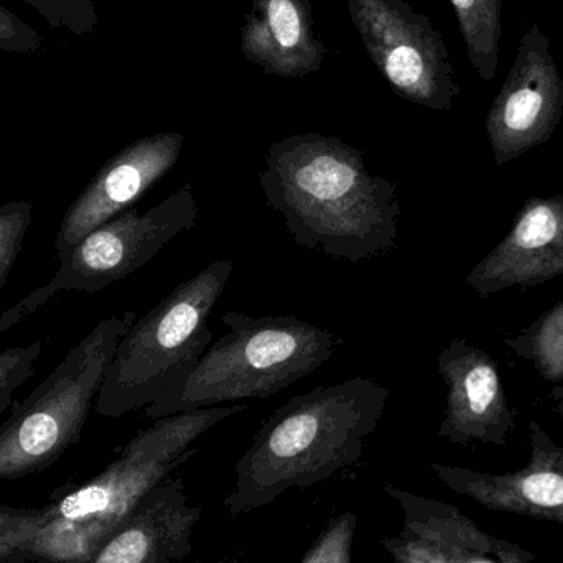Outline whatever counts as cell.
Masks as SVG:
<instances>
[{"label": "cell", "mask_w": 563, "mask_h": 563, "mask_svg": "<svg viewBox=\"0 0 563 563\" xmlns=\"http://www.w3.org/2000/svg\"><path fill=\"white\" fill-rule=\"evenodd\" d=\"M32 221L33 205L30 201L0 205V290L12 273Z\"/></svg>", "instance_id": "cell-19"}, {"label": "cell", "mask_w": 563, "mask_h": 563, "mask_svg": "<svg viewBox=\"0 0 563 563\" xmlns=\"http://www.w3.org/2000/svg\"><path fill=\"white\" fill-rule=\"evenodd\" d=\"M389 400V387L366 377L291 397L254 435L236 463L224 499L231 518L266 508L288 489H307L363 455Z\"/></svg>", "instance_id": "cell-3"}, {"label": "cell", "mask_w": 563, "mask_h": 563, "mask_svg": "<svg viewBox=\"0 0 563 563\" xmlns=\"http://www.w3.org/2000/svg\"><path fill=\"white\" fill-rule=\"evenodd\" d=\"M260 185L297 246L353 264L396 246V185L369 174L363 152L341 139L308 132L274 142Z\"/></svg>", "instance_id": "cell-1"}, {"label": "cell", "mask_w": 563, "mask_h": 563, "mask_svg": "<svg viewBox=\"0 0 563 563\" xmlns=\"http://www.w3.org/2000/svg\"><path fill=\"white\" fill-rule=\"evenodd\" d=\"M246 406L208 407L155 420L91 482L0 539V559L86 563L134 515L148 493L197 453L194 443Z\"/></svg>", "instance_id": "cell-2"}, {"label": "cell", "mask_w": 563, "mask_h": 563, "mask_svg": "<svg viewBox=\"0 0 563 563\" xmlns=\"http://www.w3.org/2000/svg\"><path fill=\"white\" fill-rule=\"evenodd\" d=\"M503 343L521 360L534 364L542 379H563V300L544 311L538 320Z\"/></svg>", "instance_id": "cell-18"}, {"label": "cell", "mask_w": 563, "mask_h": 563, "mask_svg": "<svg viewBox=\"0 0 563 563\" xmlns=\"http://www.w3.org/2000/svg\"><path fill=\"white\" fill-rule=\"evenodd\" d=\"M201 515L188 501L180 476L172 475L86 563H181L191 554Z\"/></svg>", "instance_id": "cell-15"}, {"label": "cell", "mask_w": 563, "mask_h": 563, "mask_svg": "<svg viewBox=\"0 0 563 563\" xmlns=\"http://www.w3.org/2000/svg\"><path fill=\"white\" fill-rule=\"evenodd\" d=\"M432 472L450 492L489 511L563 526V446L538 422H531V459L519 472L495 475L439 463Z\"/></svg>", "instance_id": "cell-13"}, {"label": "cell", "mask_w": 563, "mask_h": 563, "mask_svg": "<svg viewBox=\"0 0 563 563\" xmlns=\"http://www.w3.org/2000/svg\"><path fill=\"white\" fill-rule=\"evenodd\" d=\"M551 399L554 400V410L563 417V386L554 387L551 390Z\"/></svg>", "instance_id": "cell-25"}, {"label": "cell", "mask_w": 563, "mask_h": 563, "mask_svg": "<svg viewBox=\"0 0 563 563\" xmlns=\"http://www.w3.org/2000/svg\"><path fill=\"white\" fill-rule=\"evenodd\" d=\"M241 48L250 62L279 78L318 71L327 55L314 35L308 0H253L241 30Z\"/></svg>", "instance_id": "cell-16"}, {"label": "cell", "mask_w": 563, "mask_h": 563, "mask_svg": "<svg viewBox=\"0 0 563 563\" xmlns=\"http://www.w3.org/2000/svg\"><path fill=\"white\" fill-rule=\"evenodd\" d=\"M399 503L404 529L383 545L394 563H531L534 555L518 544L489 536L462 511L437 501L384 485Z\"/></svg>", "instance_id": "cell-11"}, {"label": "cell", "mask_w": 563, "mask_h": 563, "mask_svg": "<svg viewBox=\"0 0 563 563\" xmlns=\"http://www.w3.org/2000/svg\"><path fill=\"white\" fill-rule=\"evenodd\" d=\"M42 49V35L15 13L0 5V52L38 55Z\"/></svg>", "instance_id": "cell-23"}, {"label": "cell", "mask_w": 563, "mask_h": 563, "mask_svg": "<svg viewBox=\"0 0 563 563\" xmlns=\"http://www.w3.org/2000/svg\"><path fill=\"white\" fill-rule=\"evenodd\" d=\"M465 40L470 65L483 81H493L498 71L501 46L503 0H450Z\"/></svg>", "instance_id": "cell-17"}, {"label": "cell", "mask_w": 563, "mask_h": 563, "mask_svg": "<svg viewBox=\"0 0 563 563\" xmlns=\"http://www.w3.org/2000/svg\"><path fill=\"white\" fill-rule=\"evenodd\" d=\"M36 10L49 29H65L75 35L92 33L99 16L92 0H22Z\"/></svg>", "instance_id": "cell-21"}, {"label": "cell", "mask_w": 563, "mask_h": 563, "mask_svg": "<svg viewBox=\"0 0 563 563\" xmlns=\"http://www.w3.org/2000/svg\"><path fill=\"white\" fill-rule=\"evenodd\" d=\"M351 20L397 96L449 111L460 95L443 36L406 0H346Z\"/></svg>", "instance_id": "cell-8"}, {"label": "cell", "mask_w": 563, "mask_h": 563, "mask_svg": "<svg viewBox=\"0 0 563 563\" xmlns=\"http://www.w3.org/2000/svg\"><path fill=\"white\" fill-rule=\"evenodd\" d=\"M356 528L357 516L354 512H343L331 519L301 563H353Z\"/></svg>", "instance_id": "cell-20"}, {"label": "cell", "mask_w": 563, "mask_h": 563, "mask_svg": "<svg viewBox=\"0 0 563 563\" xmlns=\"http://www.w3.org/2000/svg\"><path fill=\"white\" fill-rule=\"evenodd\" d=\"M221 321L228 333L208 346L181 386L145 407L147 419L267 399L327 364L338 346L331 331L291 314L256 318L228 311Z\"/></svg>", "instance_id": "cell-4"}, {"label": "cell", "mask_w": 563, "mask_h": 563, "mask_svg": "<svg viewBox=\"0 0 563 563\" xmlns=\"http://www.w3.org/2000/svg\"><path fill=\"white\" fill-rule=\"evenodd\" d=\"M184 134L147 135L109 158L73 201L56 234V253H65L106 221L137 203L180 161Z\"/></svg>", "instance_id": "cell-10"}, {"label": "cell", "mask_w": 563, "mask_h": 563, "mask_svg": "<svg viewBox=\"0 0 563 563\" xmlns=\"http://www.w3.org/2000/svg\"><path fill=\"white\" fill-rule=\"evenodd\" d=\"M563 114V78L551 40L539 23L519 43L518 55L486 115L496 164L506 165L554 134Z\"/></svg>", "instance_id": "cell-9"}, {"label": "cell", "mask_w": 563, "mask_h": 563, "mask_svg": "<svg viewBox=\"0 0 563 563\" xmlns=\"http://www.w3.org/2000/svg\"><path fill=\"white\" fill-rule=\"evenodd\" d=\"M42 353V341L26 346L0 351V416L12 406V396L35 374V364Z\"/></svg>", "instance_id": "cell-22"}, {"label": "cell", "mask_w": 563, "mask_h": 563, "mask_svg": "<svg viewBox=\"0 0 563 563\" xmlns=\"http://www.w3.org/2000/svg\"><path fill=\"white\" fill-rule=\"evenodd\" d=\"M198 205L191 184L145 213L125 210L56 256L55 276L0 317V333L25 320L59 291L95 294L151 263L178 234L194 228Z\"/></svg>", "instance_id": "cell-7"}, {"label": "cell", "mask_w": 563, "mask_h": 563, "mask_svg": "<svg viewBox=\"0 0 563 563\" xmlns=\"http://www.w3.org/2000/svg\"><path fill=\"white\" fill-rule=\"evenodd\" d=\"M437 367L446 386L440 439L455 445H508L516 419L496 361L466 340H453L439 354Z\"/></svg>", "instance_id": "cell-12"}, {"label": "cell", "mask_w": 563, "mask_h": 563, "mask_svg": "<svg viewBox=\"0 0 563 563\" xmlns=\"http://www.w3.org/2000/svg\"><path fill=\"white\" fill-rule=\"evenodd\" d=\"M233 271V261L211 263L134 321L96 397L101 416L115 419L152 406L187 380L213 340L208 320Z\"/></svg>", "instance_id": "cell-5"}, {"label": "cell", "mask_w": 563, "mask_h": 563, "mask_svg": "<svg viewBox=\"0 0 563 563\" xmlns=\"http://www.w3.org/2000/svg\"><path fill=\"white\" fill-rule=\"evenodd\" d=\"M36 509H15L0 506V539L9 534L13 529L19 526L25 525L30 519L35 518Z\"/></svg>", "instance_id": "cell-24"}, {"label": "cell", "mask_w": 563, "mask_h": 563, "mask_svg": "<svg viewBox=\"0 0 563 563\" xmlns=\"http://www.w3.org/2000/svg\"><path fill=\"white\" fill-rule=\"evenodd\" d=\"M134 311L99 321L23 402L13 400L0 426V479H15L52 466L81 439L92 402Z\"/></svg>", "instance_id": "cell-6"}, {"label": "cell", "mask_w": 563, "mask_h": 563, "mask_svg": "<svg viewBox=\"0 0 563 563\" xmlns=\"http://www.w3.org/2000/svg\"><path fill=\"white\" fill-rule=\"evenodd\" d=\"M559 276H563V191L526 200L508 236L470 271L465 284L486 298Z\"/></svg>", "instance_id": "cell-14"}]
</instances>
